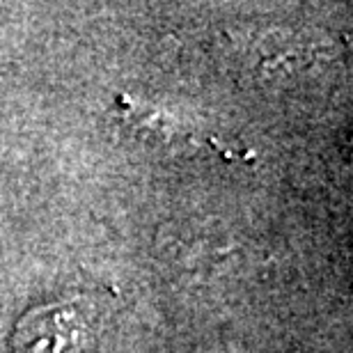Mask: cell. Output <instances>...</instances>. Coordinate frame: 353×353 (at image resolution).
<instances>
[{
	"label": "cell",
	"mask_w": 353,
	"mask_h": 353,
	"mask_svg": "<svg viewBox=\"0 0 353 353\" xmlns=\"http://www.w3.org/2000/svg\"><path fill=\"white\" fill-rule=\"evenodd\" d=\"M90 310L88 299L30 310L14 328L10 353H76L88 337Z\"/></svg>",
	"instance_id": "6da1fadb"
}]
</instances>
